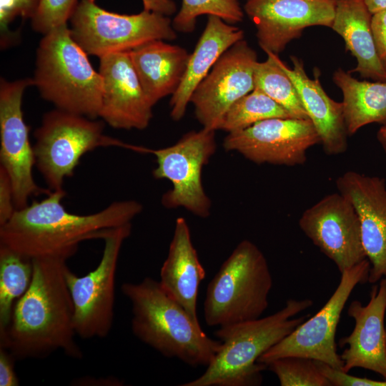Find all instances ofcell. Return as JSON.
<instances>
[{"label":"cell","mask_w":386,"mask_h":386,"mask_svg":"<svg viewBox=\"0 0 386 386\" xmlns=\"http://www.w3.org/2000/svg\"><path fill=\"white\" fill-rule=\"evenodd\" d=\"M67 259H32L33 274L26 292L16 302L0 348L16 360L43 358L57 350L72 358L83 353L74 340V305L65 270Z\"/></svg>","instance_id":"1"},{"label":"cell","mask_w":386,"mask_h":386,"mask_svg":"<svg viewBox=\"0 0 386 386\" xmlns=\"http://www.w3.org/2000/svg\"><path fill=\"white\" fill-rule=\"evenodd\" d=\"M64 189L51 191L41 201L16 209L0 226V244L31 259L61 257L69 259L86 240L103 239L114 228L131 223L142 211L135 200L116 201L89 214L70 213L61 201Z\"/></svg>","instance_id":"2"},{"label":"cell","mask_w":386,"mask_h":386,"mask_svg":"<svg viewBox=\"0 0 386 386\" xmlns=\"http://www.w3.org/2000/svg\"><path fill=\"white\" fill-rule=\"evenodd\" d=\"M312 305L310 299H289L270 315L219 327L214 335L222 345L213 360L202 375L182 386L260 385L267 367L259 357L310 317H294Z\"/></svg>","instance_id":"3"},{"label":"cell","mask_w":386,"mask_h":386,"mask_svg":"<svg viewBox=\"0 0 386 386\" xmlns=\"http://www.w3.org/2000/svg\"><path fill=\"white\" fill-rule=\"evenodd\" d=\"M121 290L132 304V330L139 340L193 367L211 363L222 342L209 337L159 282L147 277L124 283Z\"/></svg>","instance_id":"4"},{"label":"cell","mask_w":386,"mask_h":386,"mask_svg":"<svg viewBox=\"0 0 386 386\" xmlns=\"http://www.w3.org/2000/svg\"><path fill=\"white\" fill-rule=\"evenodd\" d=\"M34 85L56 109L99 117L103 82L67 25L44 35L36 51Z\"/></svg>","instance_id":"5"},{"label":"cell","mask_w":386,"mask_h":386,"mask_svg":"<svg viewBox=\"0 0 386 386\" xmlns=\"http://www.w3.org/2000/svg\"><path fill=\"white\" fill-rule=\"evenodd\" d=\"M272 287L264 254L252 242L241 241L207 286V325L222 327L259 318L268 307Z\"/></svg>","instance_id":"6"},{"label":"cell","mask_w":386,"mask_h":386,"mask_svg":"<svg viewBox=\"0 0 386 386\" xmlns=\"http://www.w3.org/2000/svg\"><path fill=\"white\" fill-rule=\"evenodd\" d=\"M34 137L35 166L51 191L63 190L64 179L73 176L81 158L96 148L142 149L105 135L103 121L56 108L44 114Z\"/></svg>","instance_id":"7"},{"label":"cell","mask_w":386,"mask_h":386,"mask_svg":"<svg viewBox=\"0 0 386 386\" xmlns=\"http://www.w3.org/2000/svg\"><path fill=\"white\" fill-rule=\"evenodd\" d=\"M71 34L87 54L102 56L129 51L154 40L172 41L177 31L167 16L143 10L120 14L81 0L70 19Z\"/></svg>","instance_id":"8"},{"label":"cell","mask_w":386,"mask_h":386,"mask_svg":"<svg viewBox=\"0 0 386 386\" xmlns=\"http://www.w3.org/2000/svg\"><path fill=\"white\" fill-rule=\"evenodd\" d=\"M216 149L215 131L205 128L187 132L172 146L149 149L157 164L154 177L172 184L162 195L164 207H183L202 218L210 215L212 203L202 185V171Z\"/></svg>","instance_id":"9"},{"label":"cell","mask_w":386,"mask_h":386,"mask_svg":"<svg viewBox=\"0 0 386 386\" xmlns=\"http://www.w3.org/2000/svg\"><path fill=\"white\" fill-rule=\"evenodd\" d=\"M370 264L367 259L341 273L336 290L325 305L294 331L264 352L259 363L267 364L284 357H302L325 362L341 370L335 335L341 314L357 284L368 282Z\"/></svg>","instance_id":"10"},{"label":"cell","mask_w":386,"mask_h":386,"mask_svg":"<svg viewBox=\"0 0 386 386\" xmlns=\"http://www.w3.org/2000/svg\"><path fill=\"white\" fill-rule=\"evenodd\" d=\"M132 223L113 229L103 241V254L96 267L79 277L67 267L65 278L72 299L76 335L82 339L104 338L114 321L115 276L123 242Z\"/></svg>","instance_id":"11"},{"label":"cell","mask_w":386,"mask_h":386,"mask_svg":"<svg viewBox=\"0 0 386 386\" xmlns=\"http://www.w3.org/2000/svg\"><path fill=\"white\" fill-rule=\"evenodd\" d=\"M31 85L29 78L0 81V166L10 178L16 209L26 207L31 197L51 192L40 187L33 176L35 157L22 112L23 94Z\"/></svg>","instance_id":"12"},{"label":"cell","mask_w":386,"mask_h":386,"mask_svg":"<svg viewBox=\"0 0 386 386\" xmlns=\"http://www.w3.org/2000/svg\"><path fill=\"white\" fill-rule=\"evenodd\" d=\"M318 143L320 137L309 119L272 118L228 133L223 147L256 164L295 166L303 164L307 150Z\"/></svg>","instance_id":"13"},{"label":"cell","mask_w":386,"mask_h":386,"mask_svg":"<svg viewBox=\"0 0 386 386\" xmlns=\"http://www.w3.org/2000/svg\"><path fill=\"white\" fill-rule=\"evenodd\" d=\"M299 226L340 273L367 259L358 214L339 192L327 194L305 209Z\"/></svg>","instance_id":"14"},{"label":"cell","mask_w":386,"mask_h":386,"mask_svg":"<svg viewBox=\"0 0 386 386\" xmlns=\"http://www.w3.org/2000/svg\"><path fill=\"white\" fill-rule=\"evenodd\" d=\"M256 51L242 39L229 48L194 89L190 103L203 128L218 130L229 107L254 89Z\"/></svg>","instance_id":"15"},{"label":"cell","mask_w":386,"mask_h":386,"mask_svg":"<svg viewBox=\"0 0 386 386\" xmlns=\"http://www.w3.org/2000/svg\"><path fill=\"white\" fill-rule=\"evenodd\" d=\"M244 11L256 27L262 49L277 55L305 29L331 28L335 0H247Z\"/></svg>","instance_id":"16"},{"label":"cell","mask_w":386,"mask_h":386,"mask_svg":"<svg viewBox=\"0 0 386 386\" xmlns=\"http://www.w3.org/2000/svg\"><path fill=\"white\" fill-rule=\"evenodd\" d=\"M99 59L103 94L99 117L114 129H146L152 119L154 105L143 90L129 51Z\"/></svg>","instance_id":"17"},{"label":"cell","mask_w":386,"mask_h":386,"mask_svg":"<svg viewBox=\"0 0 386 386\" xmlns=\"http://www.w3.org/2000/svg\"><path fill=\"white\" fill-rule=\"evenodd\" d=\"M338 192L358 214L362 244L370 264L368 282L386 277V180L347 171L336 180Z\"/></svg>","instance_id":"18"},{"label":"cell","mask_w":386,"mask_h":386,"mask_svg":"<svg viewBox=\"0 0 386 386\" xmlns=\"http://www.w3.org/2000/svg\"><path fill=\"white\" fill-rule=\"evenodd\" d=\"M386 277L374 285L370 300L363 305L359 300L349 305L347 315L355 321L352 332L339 340L340 347H347L340 355L342 371L363 368L381 375L386 380Z\"/></svg>","instance_id":"19"},{"label":"cell","mask_w":386,"mask_h":386,"mask_svg":"<svg viewBox=\"0 0 386 386\" xmlns=\"http://www.w3.org/2000/svg\"><path fill=\"white\" fill-rule=\"evenodd\" d=\"M269 54L294 83L303 107L320 139L325 152L330 155L342 154L347 149V130L342 102H335L323 89L317 77L310 78L302 60L290 56L293 67L287 66L278 56Z\"/></svg>","instance_id":"20"},{"label":"cell","mask_w":386,"mask_h":386,"mask_svg":"<svg viewBox=\"0 0 386 386\" xmlns=\"http://www.w3.org/2000/svg\"><path fill=\"white\" fill-rule=\"evenodd\" d=\"M205 275L192 242L189 225L184 218L179 217L159 282L164 292L199 324L197 302L199 287Z\"/></svg>","instance_id":"21"},{"label":"cell","mask_w":386,"mask_h":386,"mask_svg":"<svg viewBox=\"0 0 386 386\" xmlns=\"http://www.w3.org/2000/svg\"><path fill=\"white\" fill-rule=\"evenodd\" d=\"M244 31L221 18L209 15L177 91L172 95L170 116L174 121L184 117L190 98L219 57L232 46L244 39Z\"/></svg>","instance_id":"22"},{"label":"cell","mask_w":386,"mask_h":386,"mask_svg":"<svg viewBox=\"0 0 386 386\" xmlns=\"http://www.w3.org/2000/svg\"><path fill=\"white\" fill-rule=\"evenodd\" d=\"M129 53L143 90L154 106L177 91L190 55L184 48L164 40L149 41Z\"/></svg>","instance_id":"23"},{"label":"cell","mask_w":386,"mask_h":386,"mask_svg":"<svg viewBox=\"0 0 386 386\" xmlns=\"http://www.w3.org/2000/svg\"><path fill=\"white\" fill-rule=\"evenodd\" d=\"M372 13L363 0H335L331 29L342 36L357 66L350 73L374 81L386 82V67L377 52L372 30Z\"/></svg>","instance_id":"24"},{"label":"cell","mask_w":386,"mask_h":386,"mask_svg":"<svg viewBox=\"0 0 386 386\" xmlns=\"http://www.w3.org/2000/svg\"><path fill=\"white\" fill-rule=\"evenodd\" d=\"M332 79L342 93L348 134L372 123L386 125V82L360 81L342 69L335 71Z\"/></svg>","instance_id":"25"},{"label":"cell","mask_w":386,"mask_h":386,"mask_svg":"<svg viewBox=\"0 0 386 386\" xmlns=\"http://www.w3.org/2000/svg\"><path fill=\"white\" fill-rule=\"evenodd\" d=\"M32 274V259L0 244V338L10 324L16 302L29 287Z\"/></svg>","instance_id":"26"},{"label":"cell","mask_w":386,"mask_h":386,"mask_svg":"<svg viewBox=\"0 0 386 386\" xmlns=\"http://www.w3.org/2000/svg\"><path fill=\"white\" fill-rule=\"evenodd\" d=\"M267 55L265 61L255 65L254 89L267 95L294 118L309 119L294 83L272 56Z\"/></svg>","instance_id":"27"},{"label":"cell","mask_w":386,"mask_h":386,"mask_svg":"<svg viewBox=\"0 0 386 386\" xmlns=\"http://www.w3.org/2000/svg\"><path fill=\"white\" fill-rule=\"evenodd\" d=\"M272 118L294 117L267 95L254 89L229 107L223 116L218 130L227 133L237 132Z\"/></svg>","instance_id":"28"},{"label":"cell","mask_w":386,"mask_h":386,"mask_svg":"<svg viewBox=\"0 0 386 386\" xmlns=\"http://www.w3.org/2000/svg\"><path fill=\"white\" fill-rule=\"evenodd\" d=\"M217 16L234 24L242 21L244 11L238 0H182V6L172 20L176 31L191 33L195 29L197 17Z\"/></svg>","instance_id":"29"},{"label":"cell","mask_w":386,"mask_h":386,"mask_svg":"<svg viewBox=\"0 0 386 386\" xmlns=\"http://www.w3.org/2000/svg\"><path fill=\"white\" fill-rule=\"evenodd\" d=\"M277 377L281 386H332L319 371L314 360L302 357H284L267 364Z\"/></svg>","instance_id":"30"},{"label":"cell","mask_w":386,"mask_h":386,"mask_svg":"<svg viewBox=\"0 0 386 386\" xmlns=\"http://www.w3.org/2000/svg\"><path fill=\"white\" fill-rule=\"evenodd\" d=\"M78 0H40L36 14L32 18L33 29L43 35L67 25Z\"/></svg>","instance_id":"31"},{"label":"cell","mask_w":386,"mask_h":386,"mask_svg":"<svg viewBox=\"0 0 386 386\" xmlns=\"http://www.w3.org/2000/svg\"><path fill=\"white\" fill-rule=\"evenodd\" d=\"M40 0H0L1 46H9L10 37L9 24L16 18L31 19L34 16Z\"/></svg>","instance_id":"32"},{"label":"cell","mask_w":386,"mask_h":386,"mask_svg":"<svg viewBox=\"0 0 386 386\" xmlns=\"http://www.w3.org/2000/svg\"><path fill=\"white\" fill-rule=\"evenodd\" d=\"M319 371L329 380L332 386H386V380H375L349 375L341 370L315 360Z\"/></svg>","instance_id":"33"},{"label":"cell","mask_w":386,"mask_h":386,"mask_svg":"<svg viewBox=\"0 0 386 386\" xmlns=\"http://www.w3.org/2000/svg\"><path fill=\"white\" fill-rule=\"evenodd\" d=\"M16 211L10 178L0 166V226L7 222Z\"/></svg>","instance_id":"34"},{"label":"cell","mask_w":386,"mask_h":386,"mask_svg":"<svg viewBox=\"0 0 386 386\" xmlns=\"http://www.w3.org/2000/svg\"><path fill=\"white\" fill-rule=\"evenodd\" d=\"M371 25L377 54L386 67V9L372 14Z\"/></svg>","instance_id":"35"},{"label":"cell","mask_w":386,"mask_h":386,"mask_svg":"<svg viewBox=\"0 0 386 386\" xmlns=\"http://www.w3.org/2000/svg\"><path fill=\"white\" fill-rule=\"evenodd\" d=\"M16 358L7 350L0 348V386H17L19 379L14 370Z\"/></svg>","instance_id":"36"},{"label":"cell","mask_w":386,"mask_h":386,"mask_svg":"<svg viewBox=\"0 0 386 386\" xmlns=\"http://www.w3.org/2000/svg\"><path fill=\"white\" fill-rule=\"evenodd\" d=\"M144 10L160 14L164 16L173 15L177 11L174 0H142Z\"/></svg>","instance_id":"37"},{"label":"cell","mask_w":386,"mask_h":386,"mask_svg":"<svg viewBox=\"0 0 386 386\" xmlns=\"http://www.w3.org/2000/svg\"><path fill=\"white\" fill-rule=\"evenodd\" d=\"M372 14L386 9V0H363Z\"/></svg>","instance_id":"38"},{"label":"cell","mask_w":386,"mask_h":386,"mask_svg":"<svg viewBox=\"0 0 386 386\" xmlns=\"http://www.w3.org/2000/svg\"><path fill=\"white\" fill-rule=\"evenodd\" d=\"M377 138L386 154V125H382L377 133Z\"/></svg>","instance_id":"39"}]
</instances>
